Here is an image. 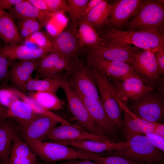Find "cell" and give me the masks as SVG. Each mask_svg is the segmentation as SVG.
Returning <instances> with one entry per match:
<instances>
[{
	"label": "cell",
	"instance_id": "cell-1",
	"mask_svg": "<svg viewBox=\"0 0 164 164\" xmlns=\"http://www.w3.org/2000/svg\"><path fill=\"white\" fill-rule=\"evenodd\" d=\"M103 41H111L131 45L144 50L164 51V32L157 30L123 31L116 28L96 31Z\"/></svg>",
	"mask_w": 164,
	"mask_h": 164
},
{
	"label": "cell",
	"instance_id": "cell-2",
	"mask_svg": "<svg viewBox=\"0 0 164 164\" xmlns=\"http://www.w3.org/2000/svg\"><path fill=\"white\" fill-rule=\"evenodd\" d=\"M129 145L122 150L99 154L101 156H116L142 164H159L163 160V152L155 146L145 135L135 136L128 142Z\"/></svg>",
	"mask_w": 164,
	"mask_h": 164
},
{
	"label": "cell",
	"instance_id": "cell-3",
	"mask_svg": "<svg viewBox=\"0 0 164 164\" xmlns=\"http://www.w3.org/2000/svg\"><path fill=\"white\" fill-rule=\"evenodd\" d=\"M97 87L101 102L111 122L117 129L122 130L123 119L121 109L117 101L115 88L103 71L86 62Z\"/></svg>",
	"mask_w": 164,
	"mask_h": 164
},
{
	"label": "cell",
	"instance_id": "cell-4",
	"mask_svg": "<svg viewBox=\"0 0 164 164\" xmlns=\"http://www.w3.org/2000/svg\"><path fill=\"white\" fill-rule=\"evenodd\" d=\"M25 141L36 155L47 162L72 159L93 161L95 154L84 151H77L68 146L54 142L29 139Z\"/></svg>",
	"mask_w": 164,
	"mask_h": 164
},
{
	"label": "cell",
	"instance_id": "cell-5",
	"mask_svg": "<svg viewBox=\"0 0 164 164\" xmlns=\"http://www.w3.org/2000/svg\"><path fill=\"white\" fill-rule=\"evenodd\" d=\"M164 9L159 1H143L140 8L128 24L130 30L164 32Z\"/></svg>",
	"mask_w": 164,
	"mask_h": 164
},
{
	"label": "cell",
	"instance_id": "cell-6",
	"mask_svg": "<svg viewBox=\"0 0 164 164\" xmlns=\"http://www.w3.org/2000/svg\"><path fill=\"white\" fill-rule=\"evenodd\" d=\"M63 78L76 94L100 101L92 74L85 63L81 62L77 57L73 61L71 70L64 74Z\"/></svg>",
	"mask_w": 164,
	"mask_h": 164
},
{
	"label": "cell",
	"instance_id": "cell-7",
	"mask_svg": "<svg viewBox=\"0 0 164 164\" xmlns=\"http://www.w3.org/2000/svg\"><path fill=\"white\" fill-rule=\"evenodd\" d=\"M153 92L146 94L133 101L128 108L138 117L158 123L163 118L164 99L160 95Z\"/></svg>",
	"mask_w": 164,
	"mask_h": 164
},
{
	"label": "cell",
	"instance_id": "cell-8",
	"mask_svg": "<svg viewBox=\"0 0 164 164\" xmlns=\"http://www.w3.org/2000/svg\"><path fill=\"white\" fill-rule=\"evenodd\" d=\"M60 87L66 94L68 108L80 127L91 133L104 135V133L95 123L84 103L63 78Z\"/></svg>",
	"mask_w": 164,
	"mask_h": 164
},
{
	"label": "cell",
	"instance_id": "cell-9",
	"mask_svg": "<svg viewBox=\"0 0 164 164\" xmlns=\"http://www.w3.org/2000/svg\"><path fill=\"white\" fill-rule=\"evenodd\" d=\"M108 79L114 85L118 97L124 103L129 100L136 101L143 95L153 91L155 88L154 85L139 74L121 80Z\"/></svg>",
	"mask_w": 164,
	"mask_h": 164
},
{
	"label": "cell",
	"instance_id": "cell-10",
	"mask_svg": "<svg viewBox=\"0 0 164 164\" xmlns=\"http://www.w3.org/2000/svg\"><path fill=\"white\" fill-rule=\"evenodd\" d=\"M85 50L87 56L123 62L130 66L133 60V47L124 43L103 41L100 45L87 48Z\"/></svg>",
	"mask_w": 164,
	"mask_h": 164
},
{
	"label": "cell",
	"instance_id": "cell-11",
	"mask_svg": "<svg viewBox=\"0 0 164 164\" xmlns=\"http://www.w3.org/2000/svg\"><path fill=\"white\" fill-rule=\"evenodd\" d=\"M133 58L130 66L145 80L154 85L160 80L154 52L133 47Z\"/></svg>",
	"mask_w": 164,
	"mask_h": 164
},
{
	"label": "cell",
	"instance_id": "cell-12",
	"mask_svg": "<svg viewBox=\"0 0 164 164\" xmlns=\"http://www.w3.org/2000/svg\"><path fill=\"white\" fill-rule=\"evenodd\" d=\"M71 123L61 124L56 126L50 132L47 138L54 142L64 141L91 140L101 142H111L106 135L91 133Z\"/></svg>",
	"mask_w": 164,
	"mask_h": 164
},
{
	"label": "cell",
	"instance_id": "cell-13",
	"mask_svg": "<svg viewBox=\"0 0 164 164\" xmlns=\"http://www.w3.org/2000/svg\"><path fill=\"white\" fill-rule=\"evenodd\" d=\"M116 100L120 109L123 111L122 131L128 142L132 137L149 133H153L157 122H151L137 116L128 109L119 98Z\"/></svg>",
	"mask_w": 164,
	"mask_h": 164
},
{
	"label": "cell",
	"instance_id": "cell-14",
	"mask_svg": "<svg viewBox=\"0 0 164 164\" xmlns=\"http://www.w3.org/2000/svg\"><path fill=\"white\" fill-rule=\"evenodd\" d=\"M86 62L103 71L108 78L121 80L138 74L128 64L123 62L87 56Z\"/></svg>",
	"mask_w": 164,
	"mask_h": 164
},
{
	"label": "cell",
	"instance_id": "cell-15",
	"mask_svg": "<svg viewBox=\"0 0 164 164\" xmlns=\"http://www.w3.org/2000/svg\"><path fill=\"white\" fill-rule=\"evenodd\" d=\"M143 0H120L111 5V14L107 25L119 27L126 23L129 18L138 11Z\"/></svg>",
	"mask_w": 164,
	"mask_h": 164
},
{
	"label": "cell",
	"instance_id": "cell-16",
	"mask_svg": "<svg viewBox=\"0 0 164 164\" xmlns=\"http://www.w3.org/2000/svg\"><path fill=\"white\" fill-rule=\"evenodd\" d=\"M77 33V31L73 29L64 30L53 36L49 35L53 46L52 52L56 53L63 57H77L80 47Z\"/></svg>",
	"mask_w": 164,
	"mask_h": 164
},
{
	"label": "cell",
	"instance_id": "cell-17",
	"mask_svg": "<svg viewBox=\"0 0 164 164\" xmlns=\"http://www.w3.org/2000/svg\"><path fill=\"white\" fill-rule=\"evenodd\" d=\"M76 94L84 103L97 126L104 134L114 136L117 129L109 119L100 101Z\"/></svg>",
	"mask_w": 164,
	"mask_h": 164
},
{
	"label": "cell",
	"instance_id": "cell-18",
	"mask_svg": "<svg viewBox=\"0 0 164 164\" xmlns=\"http://www.w3.org/2000/svg\"><path fill=\"white\" fill-rule=\"evenodd\" d=\"M8 12L15 20L36 19L43 27L47 26L57 14L51 12L37 9L27 0H24L15 5L9 10Z\"/></svg>",
	"mask_w": 164,
	"mask_h": 164
},
{
	"label": "cell",
	"instance_id": "cell-19",
	"mask_svg": "<svg viewBox=\"0 0 164 164\" xmlns=\"http://www.w3.org/2000/svg\"><path fill=\"white\" fill-rule=\"evenodd\" d=\"M0 52L12 60L22 61L39 59L49 53L47 50L37 46L11 44L0 49Z\"/></svg>",
	"mask_w": 164,
	"mask_h": 164
},
{
	"label": "cell",
	"instance_id": "cell-20",
	"mask_svg": "<svg viewBox=\"0 0 164 164\" xmlns=\"http://www.w3.org/2000/svg\"><path fill=\"white\" fill-rule=\"evenodd\" d=\"M58 123L50 117L40 115L22 130L23 135L25 140L43 141L47 138L49 133Z\"/></svg>",
	"mask_w": 164,
	"mask_h": 164
},
{
	"label": "cell",
	"instance_id": "cell-21",
	"mask_svg": "<svg viewBox=\"0 0 164 164\" xmlns=\"http://www.w3.org/2000/svg\"><path fill=\"white\" fill-rule=\"evenodd\" d=\"M67 146L76 147L85 151L94 153L120 151L128 147V142H101L91 140L64 141L56 142Z\"/></svg>",
	"mask_w": 164,
	"mask_h": 164
},
{
	"label": "cell",
	"instance_id": "cell-22",
	"mask_svg": "<svg viewBox=\"0 0 164 164\" xmlns=\"http://www.w3.org/2000/svg\"><path fill=\"white\" fill-rule=\"evenodd\" d=\"M15 21L8 11L0 7V38L5 46L24 43Z\"/></svg>",
	"mask_w": 164,
	"mask_h": 164
},
{
	"label": "cell",
	"instance_id": "cell-23",
	"mask_svg": "<svg viewBox=\"0 0 164 164\" xmlns=\"http://www.w3.org/2000/svg\"><path fill=\"white\" fill-rule=\"evenodd\" d=\"M8 109V118L15 120L22 130L41 115L36 113L26 103L19 99L13 102Z\"/></svg>",
	"mask_w": 164,
	"mask_h": 164
},
{
	"label": "cell",
	"instance_id": "cell-24",
	"mask_svg": "<svg viewBox=\"0 0 164 164\" xmlns=\"http://www.w3.org/2000/svg\"><path fill=\"white\" fill-rule=\"evenodd\" d=\"M17 135L15 127L8 118L0 125V164H7Z\"/></svg>",
	"mask_w": 164,
	"mask_h": 164
},
{
	"label": "cell",
	"instance_id": "cell-25",
	"mask_svg": "<svg viewBox=\"0 0 164 164\" xmlns=\"http://www.w3.org/2000/svg\"><path fill=\"white\" fill-rule=\"evenodd\" d=\"M78 28L76 37L80 48L91 47L103 43L98 33L84 16L79 21Z\"/></svg>",
	"mask_w": 164,
	"mask_h": 164
},
{
	"label": "cell",
	"instance_id": "cell-26",
	"mask_svg": "<svg viewBox=\"0 0 164 164\" xmlns=\"http://www.w3.org/2000/svg\"><path fill=\"white\" fill-rule=\"evenodd\" d=\"M111 9V5L102 0L84 17L96 31L101 30L108 24Z\"/></svg>",
	"mask_w": 164,
	"mask_h": 164
},
{
	"label": "cell",
	"instance_id": "cell-27",
	"mask_svg": "<svg viewBox=\"0 0 164 164\" xmlns=\"http://www.w3.org/2000/svg\"><path fill=\"white\" fill-rule=\"evenodd\" d=\"M32 79V77L25 70L19 61H12L9 70L8 80L16 87V89L23 93L26 92V85Z\"/></svg>",
	"mask_w": 164,
	"mask_h": 164
},
{
	"label": "cell",
	"instance_id": "cell-28",
	"mask_svg": "<svg viewBox=\"0 0 164 164\" xmlns=\"http://www.w3.org/2000/svg\"><path fill=\"white\" fill-rule=\"evenodd\" d=\"M29 97L49 110H58L63 109V101L56 94L48 92L36 91L30 93Z\"/></svg>",
	"mask_w": 164,
	"mask_h": 164
},
{
	"label": "cell",
	"instance_id": "cell-29",
	"mask_svg": "<svg viewBox=\"0 0 164 164\" xmlns=\"http://www.w3.org/2000/svg\"><path fill=\"white\" fill-rule=\"evenodd\" d=\"M62 80L51 78L42 80L32 78L27 84L26 90V91L48 92L56 94L58 89L60 87Z\"/></svg>",
	"mask_w": 164,
	"mask_h": 164
},
{
	"label": "cell",
	"instance_id": "cell-30",
	"mask_svg": "<svg viewBox=\"0 0 164 164\" xmlns=\"http://www.w3.org/2000/svg\"><path fill=\"white\" fill-rule=\"evenodd\" d=\"M17 94L22 101L29 104L37 114L50 117L61 124H68L70 123L63 118L48 110L40 104L29 96L26 95L16 89H14Z\"/></svg>",
	"mask_w": 164,
	"mask_h": 164
},
{
	"label": "cell",
	"instance_id": "cell-31",
	"mask_svg": "<svg viewBox=\"0 0 164 164\" xmlns=\"http://www.w3.org/2000/svg\"><path fill=\"white\" fill-rule=\"evenodd\" d=\"M58 54L51 52L36 59V70L40 74L50 78L51 71L56 62L61 57Z\"/></svg>",
	"mask_w": 164,
	"mask_h": 164
},
{
	"label": "cell",
	"instance_id": "cell-32",
	"mask_svg": "<svg viewBox=\"0 0 164 164\" xmlns=\"http://www.w3.org/2000/svg\"><path fill=\"white\" fill-rule=\"evenodd\" d=\"M17 20L16 25L24 41L35 32L41 30L43 27L36 19L30 18Z\"/></svg>",
	"mask_w": 164,
	"mask_h": 164
},
{
	"label": "cell",
	"instance_id": "cell-33",
	"mask_svg": "<svg viewBox=\"0 0 164 164\" xmlns=\"http://www.w3.org/2000/svg\"><path fill=\"white\" fill-rule=\"evenodd\" d=\"M73 28L77 32L79 21L83 16L89 0H67Z\"/></svg>",
	"mask_w": 164,
	"mask_h": 164
},
{
	"label": "cell",
	"instance_id": "cell-34",
	"mask_svg": "<svg viewBox=\"0 0 164 164\" xmlns=\"http://www.w3.org/2000/svg\"><path fill=\"white\" fill-rule=\"evenodd\" d=\"M76 58L61 57L55 64L50 78L62 80L64 74L63 72H68L71 70L73 63Z\"/></svg>",
	"mask_w": 164,
	"mask_h": 164
},
{
	"label": "cell",
	"instance_id": "cell-35",
	"mask_svg": "<svg viewBox=\"0 0 164 164\" xmlns=\"http://www.w3.org/2000/svg\"><path fill=\"white\" fill-rule=\"evenodd\" d=\"M24 41L26 43L35 44L50 53L52 51L53 46L49 35L44 31L41 30L35 32Z\"/></svg>",
	"mask_w": 164,
	"mask_h": 164
},
{
	"label": "cell",
	"instance_id": "cell-36",
	"mask_svg": "<svg viewBox=\"0 0 164 164\" xmlns=\"http://www.w3.org/2000/svg\"><path fill=\"white\" fill-rule=\"evenodd\" d=\"M35 155L27 143L23 142L17 134L13 142L10 155L29 157Z\"/></svg>",
	"mask_w": 164,
	"mask_h": 164
},
{
	"label": "cell",
	"instance_id": "cell-37",
	"mask_svg": "<svg viewBox=\"0 0 164 164\" xmlns=\"http://www.w3.org/2000/svg\"><path fill=\"white\" fill-rule=\"evenodd\" d=\"M19 98L14 89L0 87V104L7 109L13 102Z\"/></svg>",
	"mask_w": 164,
	"mask_h": 164
},
{
	"label": "cell",
	"instance_id": "cell-38",
	"mask_svg": "<svg viewBox=\"0 0 164 164\" xmlns=\"http://www.w3.org/2000/svg\"><path fill=\"white\" fill-rule=\"evenodd\" d=\"M93 161L98 164H142L118 156H103L97 154H95Z\"/></svg>",
	"mask_w": 164,
	"mask_h": 164
},
{
	"label": "cell",
	"instance_id": "cell-39",
	"mask_svg": "<svg viewBox=\"0 0 164 164\" xmlns=\"http://www.w3.org/2000/svg\"><path fill=\"white\" fill-rule=\"evenodd\" d=\"M50 12L61 13L69 12L67 1L64 0H45Z\"/></svg>",
	"mask_w": 164,
	"mask_h": 164
},
{
	"label": "cell",
	"instance_id": "cell-40",
	"mask_svg": "<svg viewBox=\"0 0 164 164\" xmlns=\"http://www.w3.org/2000/svg\"><path fill=\"white\" fill-rule=\"evenodd\" d=\"M12 61L0 52V83L5 84L8 80L9 70Z\"/></svg>",
	"mask_w": 164,
	"mask_h": 164
},
{
	"label": "cell",
	"instance_id": "cell-41",
	"mask_svg": "<svg viewBox=\"0 0 164 164\" xmlns=\"http://www.w3.org/2000/svg\"><path fill=\"white\" fill-rule=\"evenodd\" d=\"M36 161V155L29 157L10 155L7 164H35Z\"/></svg>",
	"mask_w": 164,
	"mask_h": 164
},
{
	"label": "cell",
	"instance_id": "cell-42",
	"mask_svg": "<svg viewBox=\"0 0 164 164\" xmlns=\"http://www.w3.org/2000/svg\"><path fill=\"white\" fill-rule=\"evenodd\" d=\"M144 134L155 146L162 151L164 152V137L153 133H146Z\"/></svg>",
	"mask_w": 164,
	"mask_h": 164
},
{
	"label": "cell",
	"instance_id": "cell-43",
	"mask_svg": "<svg viewBox=\"0 0 164 164\" xmlns=\"http://www.w3.org/2000/svg\"><path fill=\"white\" fill-rule=\"evenodd\" d=\"M159 74L164 73V51L156 50L154 52Z\"/></svg>",
	"mask_w": 164,
	"mask_h": 164
},
{
	"label": "cell",
	"instance_id": "cell-44",
	"mask_svg": "<svg viewBox=\"0 0 164 164\" xmlns=\"http://www.w3.org/2000/svg\"><path fill=\"white\" fill-rule=\"evenodd\" d=\"M20 63L26 71L31 77L32 73L36 70V60H30L19 61Z\"/></svg>",
	"mask_w": 164,
	"mask_h": 164
},
{
	"label": "cell",
	"instance_id": "cell-45",
	"mask_svg": "<svg viewBox=\"0 0 164 164\" xmlns=\"http://www.w3.org/2000/svg\"><path fill=\"white\" fill-rule=\"evenodd\" d=\"M27 0L34 7L37 9L50 12L45 0Z\"/></svg>",
	"mask_w": 164,
	"mask_h": 164
},
{
	"label": "cell",
	"instance_id": "cell-46",
	"mask_svg": "<svg viewBox=\"0 0 164 164\" xmlns=\"http://www.w3.org/2000/svg\"><path fill=\"white\" fill-rule=\"evenodd\" d=\"M24 0H0V7L9 10Z\"/></svg>",
	"mask_w": 164,
	"mask_h": 164
},
{
	"label": "cell",
	"instance_id": "cell-47",
	"mask_svg": "<svg viewBox=\"0 0 164 164\" xmlns=\"http://www.w3.org/2000/svg\"><path fill=\"white\" fill-rule=\"evenodd\" d=\"M58 164H98L87 159H72L66 160Z\"/></svg>",
	"mask_w": 164,
	"mask_h": 164
},
{
	"label": "cell",
	"instance_id": "cell-48",
	"mask_svg": "<svg viewBox=\"0 0 164 164\" xmlns=\"http://www.w3.org/2000/svg\"><path fill=\"white\" fill-rule=\"evenodd\" d=\"M102 0H89L83 16H85L92 9L98 5Z\"/></svg>",
	"mask_w": 164,
	"mask_h": 164
},
{
	"label": "cell",
	"instance_id": "cell-49",
	"mask_svg": "<svg viewBox=\"0 0 164 164\" xmlns=\"http://www.w3.org/2000/svg\"><path fill=\"white\" fill-rule=\"evenodd\" d=\"M8 118V109L0 104V125Z\"/></svg>",
	"mask_w": 164,
	"mask_h": 164
},
{
	"label": "cell",
	"instance_id": "cell-50",
	"mask_svg": "<svg viewBox=\"0 0 164 164\" xmlns=\"http://www.w3.org/2000/svg\"><path fill=\"white\" fill-rule=\"evenodd\" d=\"M153 133L164 137V125L162 124L157 123Z\"/></svg>",
	"mask_w": 164,
	"mask_h": 164
},
{
	"label": "cell",
	"instance_id": "cell-51",
	"mask_svg": "<svg viewBox=\"0 0 164 164\" xmlns=\"http://www.w3.org/2000/svg\"><path fill=\"white\" fill-rule=\"evenodd\" d=\"M35 164H41L39 162H37V161H36Z\"/></svg>",
	"mask_w": 164,
	"mask_h": 164
},
{
	"label": "cell",
	"instance_id": "cell-52",
	"mask_svg": "<svg viewBox=\"0 0 164 164\" xmlns=\"http://www.w3.org/2000/svg\"><path fill=\"white\" fill-rule=\"evenodd\" d=\"M2 48L1 46V43H0V49Z\"/></svg>",
	"mask_w": 164,
	"mask_h": 164
},
{
	"label": "cell",
	"instance_id": "cell-53",
	"mask_svg": "<svg viewBox=\"0 0 164 164\" xmlns=\"http://www.w3.org/2000/svg\"><path fill=\"white\" fill-rule=\"evenodd\" d=\"M159 164H160V163H159Z\"/></svg>",
	"mask_w": 164,
	"mask_h": 164
}]
</instances>
